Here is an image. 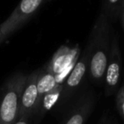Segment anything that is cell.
Returning <instances> with one entry per match:
<instances>
[{"mask_svg": "<svg viewBox=\"0 0 124 124\" xmlns=\"http://www.w3.org/2000/svg\"><path fill=\"white\" fill-rule=\"evenodd\" d=\"M80 57L78 46L70 48L61 46L53 55L46 67L54 75L58 84H62L68 77Z\"/></svg>", "mask_w": 124, "mask_h": 124, "instance_id": "3957f363", "label": "cell"}, {"mask_svg": "<svg viewBox=\"0 0 124 124\" xmlns=\"http://www.w3.org/2000/svg\"><path fill=\"white\" fill-rule=\"evenodd\" d=\"M122 53L116 35L110 39V48L104 76V84L106 95H111L116 91L121 80Z\"/></svg>", "mask_w": 124, "mask_h": 124, "instance_id": "5b68a950", "label": "cell"}, {"mask_svg": "<svg viewBox=\"0 0 124 124\" xmlns=\"http://www.w3.org/2000/svg\"><path fill=\"white\" fill-rule=\"evenodd\" d=\"M99 124H116V122H113L111 117L107 116H103L101 119H100Z\"/></svg>", "mask_w": 124, "mask_h": 124, "instance_id": "4fadbf2b", "label": "cell"}, {"mask_svg": "<svg viewBox=\"0 0 124 124\" xmlns=\"http://www.w3.org/2000/svg\"><path fill=\"white\" fill-rule=\"evenodd\" d=\"M124 9V0H122V3L120 4V5H119L118 7V9H117V13H116V16H119V14H120L121 12H122V10Z\"/></svg>", "mask_w": 124, "mask_h": 124, "instance_id": "2e32d148", "label": "cell"}, {"mask_svg": "<svg viewBox=\"0 0 124 124\" xmlns=\"http://www.w3.org/2000/svg\"><path fill=\"white\" fill-rule=\"evenodd\" d=\"M94 106V98L91 93L83 95L72 106L62 124H85Z\"/></svg>", "mask_w": 124, "mask_h": 124, "instance_id": "ba28073f", "label": "cell"}, {"mask_svg": "<svg viewBox=\"0 0 124 124\" xmlns=\"http://www.w3.org/2000/svg\"><path fill=\"white\" fill-rule=\"evenodd\" d=\"M27 75L15 73L3 87L0 95V124H14L19 118L21 100Z\"/></svg>", "mask_w": 124, "mask_h": 124, "instance_id": "7a4b0ae2", "label": "cell"}, {"mask_svg": "<svg viewBox=\"0 0 124 124\" xmlns=\"http://www.w3.org/2000/svg\"><path fill=\"white\" fill-rule=\"evenodd\" d=\"M110 39V18L101 12L95 21L86 48L88 54V73L92 81L99 85L104 81Z\"/></svg>", "mask_w": 124, "mask_h": 124, "instance_id": "6da1fadb", "label": "cell"}, {"mask_svg": "<svg viewBox=\"0 0 124 124\" xmlns=\"http://www.w3.org/2000/svg\"><path fill=\"white\" fill-rule=\"evenodd\" d=\"M5 38H6V37L2 33V31H1V27H0V44H1V43H2V42L4 41Z\"/></svg>", "mask_w": 124, "mask_h": 124, "instance_id": "e0dca14e", "label": "cell"}, {"mask_svg": "<svg viewBox=\"0 0 124 124\" xmlns=\"http://www.w3.org/2000/svg\"><path fill=\"white\" fill-rule=\"evenodd\" d=\"M116 105L119 114L124 121V85L119 88L116 97Z\"/></svg>", "mask_w": 124, "mask_h": 124, "instance_id": "7c38bea8", "label": "cell"}, {"mask_svg": "<svg viewBox=\"0 0 124 124\" xmlns=\"http://www.w3.org/2000/svg\"><path fill=\"white\" fill-rule=\"evenodd\" d=\"M29 119L26 116H20L14 124H30Z\"/></svg>", "mask_w": 124, "mask_h": 124, "instance_id": "5bb4252c", "label": "cell"}, {"mask_svg": "<svg viewBox=\"0 0 124 124\" xmlns=\"http://www.w3.org/2000/svg\"><path fill=\"white\" fill-rule=\"evenodd\" d=\"M61 93L62 84H58L55 88H54L48 93H47L40 101L36 115H38L39 117H43L48 110L53 108L55 104L58 103Z\"/></svg>", "mask_w": 124, "mask_h": 124, "instance_id": "30bf717a", "label": "cell"}, {"mask_svg": "<svg viewBox=\"0 0 124 124\" xmlns=\"http://www.w3.org/2000/svg\"><path fill=\"white\" fill-rule=\"evenodd\" d=\"M44 0H21L10 16L0 25L2 33L8 38L22 27L39 9Z\"/></svg>", "mask_w": 124, "mask_h": 124, "instance_id": "277c9868", "label": "cell"}, {"mask_svg": "<svg viewBox=\"0 0 124 124\" xmlns=\"http://www.w3.org/2000/svg\"><path fill=\"white\" fill-rule=\"evenodd\" d=\"M58 85L55 79V77L48 68L46 66L43 68L40 69L39 76L38 78V107L39 105V103L43 97L47 93L52 90L54 88ZM38 110V109H37ZM37 113V112H36Z\"/></svg>", "mask_w": 124, "mask_h": 124, "instance_id": "9c48e42d", "label": "cell"}, {"mask_svg": "<svg viewBox=\"0 0 124 124\" xmlns=\"http://www.w3.org/2000/svg\"><path fill=\"white\" fill-rule=\"evenodd\" d=\"M119 16H120V22L122 24V29L124 30V9L119 14Z\"/></svg>", "mask_w": 124, "mask_h": 124, "instance_id": "9a60e30c", "label": "cell"}, {"mask_svg": "<svg viewBox=\"0 0 124 124\" xmlns=\"http://www.w3.org/2000/svg\"><path fill=\"white\" fill-rule=\"evenodd\" d=\"M122 0H104V12L109 18L116 16L117 9Z\"/></svg>", "mask_w": 124, "mask_h": 124, "instance_id": "8fae6325", "label": "cell"}, {"mask_svg": "<svg viewBox=\"0 0 124 124\" xmlns=\"http://www.w3.org/2000/svg\"><path fill=\"white\" fill-rule=\"evenodd\" d=\"M88 71V54L85 50L84 54L79 57L73 69L62 83V93L59 101L61 105L66 102L77 91Z\"/></svg>", "mask_w": 124, "mask_h": 124, "instance_id": "8992f818", "label": "cell"}, {"mask_svg": "<svg viewBox=\"0 0 124 124\" xmlns=\"http://www.w3.org/2000/svg\"><path fill=\"white\" fill-rule=\"evenodd\" d=\"M40 70H37L27 75L26 84L22 92L20 108V116H26L31 118L33 115H36L38 102V78Z\"/></svg>", "mask_w": 124, "mask_h": 124, "instance_id": "52a82bcc", "label": "cell"}]
</instances>
